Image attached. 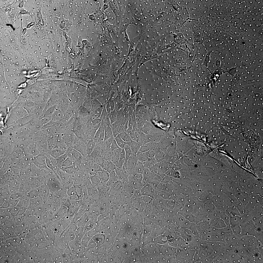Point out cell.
Segmentation results:
<instances>
[{"mask_svg":"<svg viewBox=\"0 0 263 263\" xmlns=\"http://www.w3.org/2000/svg\"><path fill=\"white\" fill-rule=\"evenodd\" d=\"M105 127L103 122L102 120L101 124L98 129L94 138L96 143H103L104 141Z\"/></svg>","mask_w":263,"mask_h":263,"instance_id":"6da1fadb","label":"cell"},{"mask_svg":"<svg viewBox=\"0 0 263 263\" xmlns=\"http://www.w3.org/2000/svg\"><path fill=\"white\" fill-rule=\"evenodd\" d=\"M142 195L152 198L155 194V190L150 184L148 183L139 188Z\"/></svg>","mask_w":263,"mask_h":263,"instance_id":"7a4b0ae2","label":"cell"},{"mask_svg":"<svg viewBox=\"0 0 263 263\" xmlns=\"http://www.w3.org/2000/svg\"><path fill=\"white\" fill-rule=\"evenodd\" d=\"M169 166L167 161L163 159L158 162L157 174L162 178L165 175V173L169 170Z\"/></svg>","mask_w":263,"mask_h":263,"instance_id":"3957f363","label":"cell"},{"mask_svg":"<svg viewBox=\"0 0 263 263\" xmlns=\"http://www.w3.org/2000/svg\"><path fill=\"white\" fill-rule=\"evenodd\" d=\"M68 208L62 205L56 211L55 217L57 220H58L64 217L66 215Z\"/></svg>","mask_w":263,"mask_h":263,"instance_id":"277c9868","label":"cell"},{"mask_svg":"<svg viewBox=\"0 0 263 263\" xmlns=\"http://www.w3.org/2000/svg\"><path fill=\"white\" fill-rule=\"evenodd\" d=\"M121 148H117L111 153L110 159L111 161L116 166L119 159Z\"/></svg>","mask_w":263,"mask_h":263,"instance_id":"5b68a950","label":"cell"},{"mask_svg":"<svg viewBox=\"0 0 263 263\" xmlns=\"http://www.w3.org/2000/svg\"><path fill=\"white\" fill-rule=\"evenodd\" d=\"M152 175V173L149 169H145L142 174V183L143 186L147 183H150Z\"/></svg>","mask_w":263,"mask_h":263,"instance_id":"8992f818","label":"cell"},{"mask_svg":"<svg viewBox=\"0 0 263 263\" xmlns=\"http://www.w3.org/2000/svg\"><path fill=\"white\" fill-rule=\"evenodd\" d=\"M84 232L83 227H78L75 232L74 240L77 243L81 244L82 240L84 236Z\"/></svg>","mask_w":263,"mask_h":263,"instance_id":"52a82bcc","label":"cell"},{"mask_svg":"<svg viewBox=\"0 0 263 263\" xmlns=\"http://www.w3.org/2000/svg\"><path fill=\"white\" fill-rule=\"evenodd\" d=\"M64 243L66 245L69 242L74 240L75 238V233H69L64 231L62 235Z\"/></svg>","mask_w":263,"mask_h":263,"instance_id":"ba28073f","label":"cell"},{"mask_svg":"<svg viewBox=\"0 0 263 263\" xmlns=\"http://www.w3.org/2000/svg\"><path fill=\"white\" fill-rule=\"evenodd\" d=\"M126 143L130 147L132 154H136L141 146L140 143L132 140Z\"/></svg>","mask_w":263,"mask_h":263,"instance_id":"9c48e42d","label":"cell"},{"mask_svg":"<svg viewBox=\"0 0 263 263\" xmlns=\"http://www.w3.org/2000/svg\"><path fill=\"white\" fill-rule=\"evenodd\" d=\"M105 127L104 137V141L106 140L113 137V132L111 128V124H104Z\"/></svg>","mask_w":263,"mask_h":263,"instance_id":"30bf717a","label":"cell"},{"mask_svg":"<svg viewBox=\"0 0 263 263\" xmlns=\"http://www.w3.org/2000/svg\"><path fill=\"white\" fill-rule=\"evenodd\" d=\"M125 161L124 148H121L118 162L116 165L117 168H122L124 166Z\"/></svg>","mask_w":263,"mask_h":263,"instance_id":"8fae6325","label":"cell"},{"mask_svg":"<svg viewBox=\"0 0 263 263\" xmlns=\"http://www.w3.org/2000/svg\"><path fill=\"white\" fill-rule=\"evenodd\" d=\"M124 148L125 151V161L123 166L126 169L127 163L132 153L130 147L126 143Z\"/></svg>","mask_w":263,"mask_h":263,"instance_id":"7c38bea8","label":"cell"},{"mask_svg":"<svg viewBox=\"0 0 263 263\" xmlns=\"http://www.w3.org/2000/svg\"><path fill=\"white\" fill-rule=\"evenodd\" d=\"M155 155L154 158L158 162H159L164 159L165 155V152L159 149L154 150Z\"/></svg>","mask_w":263,"mask_h":263,"instance_id":"4fadbf2b","label":"cell"},{"mask_svg":"<svg viewBox=\"0 0 263 263\" xmlns=\"http://www.w3.org/2000/svg\"><path fill=\"white\" fill-rule=\"evenodd\" d=\"M104 104L102 105L93 112H92L91 115L94 119L100 117L104 107Z\"/></svg>","mask_w":263,"mask_h":263,"instance_id":"5bb4252c","label":"cell"},{"mask_svg":"<svg viewBox=\"0 0 263 263\" xmlns=\"http://www.w3.org/2000/svg\"><path fill=\"white\" fill-rule=\"evenodd\" d=\"M75 163L76 162L73 161L70 158L67 157V158L62 163L60 167L61 166L65 167L71 166L74 167L75 165Z\"/></svg>","mask_w":263,"mask_h":263,"instance_id":"9a60e30c","label":"cell"},{"mask_svg":"<svg viewBox=\"0 0 263 263\" xmlns=\"http://www.w3.org/2000/svg\"><path fill=\"white\" fill-rule=\"evenodd\" d=\"M136 155L138 160L142 162L147 160L149 159L147 152H138Z\"/></svg>","mask_w":263,"mask_h":263,"instance_id":"2e32d148","label":"cell"},{"mask_svg":"<svg viewBox=\"0 0 263 263\" xmlns=\"http://www.w3.org/2000/svg\"><path fill=\"white\" fill-rule=\"evenodd\" d=\"M101 177V180L106 182L108 180L110 176V173L106 170L98 172Z\"/></svg>","mask_w":263,"mask_h":263,"instance_id":"e0dca14e","label":"cell"},{"mask_svg":"<svg viewBox=\"0 0 263 263\" xmlns=\"http://www.w3.org/2000/svg\"><path fill=\"white\" fill-rule=\"evenodd\" d=\"M145 169L143 162L138 160L135 167V171L138 173L142 174Z\"/></svg>","mask_w":263,"mask_h":263,"instance_id":"ac0fdd59","label":"cell"},{"mask_svg":"<svg viewBox=\"0 0 263 263\" xmlns=\"http://www.w3.org/2000/svg\"><path fill=\"white\" fill-rule=\"evenodd\" d=\"M157 162L154 157L152 158H149L147 160L143 162L145 169H149L155 163Z\"/></svg>","mask_w":263,"mask_h":263,"instance_id":"d6986e66","label":"cell"},{"mask_svg":"<svg viewBox=\"0 0 263 263\" xmlns=\"http://www.w3.org/2000/svg\"><path fill=\"white\" fill-rule=\"evenodd\" d=\"M152 198L148 196L142 195L137 199L142 204L147 206L152 200Z\"/></svg>","mask_w":263,"mask_h":263,"instance_id":"ffe728a7","label":"cell"},{"mask_svg":"<svg viewBox=\"0 0 263 263\" xmlns=\"http://www.w3.org/2000/svg\"><path fill=\"white\" fill-rule=\"evenodd\" d=\"M66 150L56 148L51 152L52 155L55 158H57L64 154Z\"/></svg>","mask_w":263,"mask_h":263,"instance_id":"44dd1931","label":"cell"},{"mask_svg":"<svg viewBox=\"0 0 263 263\" xmlns=\"http://www.w3.org/2000/svg\"><path fill=\"white\" fill-rule=\"evenodd\" d=\"M92 108L91 111L93 112L102 105L97 99H94L91 100Z\"/></svg>","mask_w":263,"mask_h":263,"instance_id":"7402d4cb","label":"cell"},{"mask_svg":"<svg viewBox=\"0 0 263 263\" xmlns=\"http://www.w3.org/2000/svg\"><path fill=\"white\" fill-rule=\"evenodd\" d=\"M114 139L119 148H124L126 145V142L122 139L119 134L115 137Z\"/></svg>","mask_w":263,"mask_h":263,"instance_id":"603a6c76","label":"cell"},{"mask_svg":"<svg viewBox=\"0 0 263 263\" xmlns=\"http://www.w3.org/2000/svg\"><path fill=\"white\" fill-rule=\"evenodd\" d=\"M156 193L164 200L171 199L172 198L169 193L166 191H162Z\"/></svg>","mask_w":263,"mask_h":263,"instance_id":"cb8c5ba5","label":"cell"},{"mask_svg":"<svg viewBox=\"0 0 263 263\" xmlns=\"http://www.w3.org/2000/svg\"><path fill=\"white\" fill-rule=\"evenodd\" d=\"M119 134L122 139L126 143L132 140L129 135L126 132L123 131L120 132Z\"/></svg>","mask_w":263,"mask_h":263,"instance_id":"d4e9b609","label":"cell"},{"mask_svg":"<svg viewBox=\"0 0 263 263\" xmlns=\"http://www.w3.org/2000/svg\"><path fill=\"white\" fill-rule=\"evenodd\" d=\"M118 113L117 110L114 109L111 111L109 114V117L112 124L114 123L116 121Z\"/></svg>","mask_w":263,"mask_h":263,"instance_id":"484cf974","label":"cell"},{"mask_svg":"<svg viewBox=\"0 0 263 263\" xmlns=\"http://www.w3.org/2000/svg\"><path fill=\"white\" fill-rule=\"evenodd\" d=\"M175 204L174 201L171 199L164 200L163 203V205L165 207L171 209L175 207Z\"/></svg>","mask_w":263,"mask_h":263,"instance_id":"4316f807","label":"cell"},{"mask_svg":"<svg viewBox=\"0 0 263 263\" xmlns=\"http://www.w3.org/2000/svg\"><path fill=\"white\" fill-rule=\"evenodd\" d=\"M111 128L112 130L113 136L114 138L119 134L118 132L119 124L116 121L111 124Z\"/></svg>","mask_w":263,"mask_h":263,"instance_id":"83f0119b","label":"cell"},{"mask_svg":"<svg viewBox=\"0 0 263 263\" xmlns=\"http://www.w3.org/2000/svg\"><path fill=\"white\" fill-rule=\"evenodd\" d=\"M129 134L130 136L132 141L141 144L140 138L139 137L136 132L134 131H132Z\"/></svg>","mask_w":263,"mask_h":263,"instance_id":"f1b7e54d","label":"cell"},{"mask_svg":"<svg viewBox=\"0 0 263 263\" xmlns=\"http://www.w3.org/2000/svg\"><path fill=\"white\" fill-rule=\"evenodd\" d=\"M142 195L139 189H135L132 197V200L137 199Z\"/></svg>","mask_w":263,"mask_h":263,"instance_id":"f546056e","label":"cell"},{"mask_svg":"<svg viewBox=\"0 0 263 263\" xmlns=\"http://www.w3.org/2000/svg\"><path fill=\"white\" fill-rule=\"evenodd\" d=\"M166 184L160 182L158 185L155 190V193L162 191H165Z\"/></svg>","mask_w":263,"mask_h":263,"instance_id":"4dcf8cb0","label":"cell"},{"mask_svg":"<svg viewBox=\"0 0 263 263\" xmlns=\"http://www.w3.org/2000/svg\"><path fill=\"white\" fill-rule=\"evenodd\" d=\"M7 189L5 188L3 189V188L2 189H1L0 192H1V197L4 199H6L9 197H9V193L8 190Z\"/></svg>","mask_w":263,"mask_h":263,"instance_id":"1f68e13d","label":"cell"},{"mask_svg":"<svg viewBox=\"0 0 263 263\" xmlns=\"http://www.w3.org/2000/svg\"><path fill=\"white\" fill-rule=\"evenodd\" d=\"M82 105L87 109L91 110L92 107L91 100H87L85 101Z\"/></svg>","mask_w":263,"mask_h":263,"instance_id":"d6a6232c","label":"cell"},{"mask_svg":"<svg viewBox=\"0 0 263 263\" xmlns=\"http://www.w3.org/2000/svg\"><path fill=\"white\" fill-rule=\"evenodd\" d=\"M150 150L148 146L146 144L141 145L138 151L141 152H147Z\"/></svg>","mask_w":263,"mask_h":263,"instance_id":"836d02e7","label":"cell"},{"mask_svg":"<svg viewBox=\"0 0 263 263\" xmlns=\"http://www.w3.org/2000/svg\"><path fill=\"white\" fill-rule=\"evenodd\" d=\"M119 147L117 144L114 138L113 139L110 147L111 152L114 150Z\"/></svg>","mask_w":263,"mask_h":263,"instance_id":"e575fe53","label":"cell"},{"mask_svg":"<svg viewBox=\"0 0 263 263\" xmlns=\"http://www.w3.org/2000/svg\"><path fill=\"white\" fill-rule=\"evenodd\" d=\"M169 176L165 175V176L162 178L161 182L165 183H166L169 182H170L171 179L170 177Z\"/></svg>","mask_w":263,"mask_h":263,"instance_id":"d590c367","label":"cell"},{"mask_svg":"<svg viewBox=\"0 0 263 263\" xmlns=\"http://www.w3.org/2000/svg\"><path fill=\"white\" fill-rule=\"evenodd\" d=\"M147 153L149 158H152L154 157L155 152L153 150H150L147 152Z\"/></svg>","mask_w":263,"mask_h":263,"instance_id":"8d00e7d4","label":"cell"},{"mask_svg":"<svg viewBox=\"0 0 263 263\" xmlns=\"http://www.w3.org/2000/svg\"><path fill=\"white\" fill-rule=\"evenodd\" d=\"M105 108L107 113L109 114L111 111V108L108 101L105 104Z\"/></svg>","mask_w":263,"mask_h":263,"instance_id":"74e56055","label":"cell"},{"mask_svg":"<svg viewBox=\"0 0 263 263\" xmlns=\"http://www.w3.org/2000/svg\"><path fill=\"white\" fill-rule=\"evenodd\" d=\"M10 196L9 198L11 199H16L20 197L19 194L18 193H13Z\"/></svg>","mask_w":263,"mask_h":263,"instance_id":"f35d334b","label":"cell"},{"mask_svg":"<svg viewBox=\"0 0 263 263\" xmlns=\"http://www.w3.org/2000/svg\"><path fill=\"white\" fill-rule=\"evenodd\" d=\"M110 106L111 111H113L114 109L115 103L113 100H110L108 101Z\"/></svg>","mask_w":263,"mask_h":263,"instance_id":"ab89813d","label":"cell"},{"mask_svg":"<svg viewBox=\"0 0 263 263\" xmlns=\"http://www.w3.org/2000/svg\"><path fill=\"white\" fill-rule=\"evenodd\" d=\"M129 24H128L125 23L123 24L120 29L121 31L123 32L126 31V30Z\"/></svg>","mask_w":263,"mask_h":263,"instance_id":"60d3db41","label":"cell"},{"mask_svg":"<svg viewBox=\"0 0 263 263\" xmlns=\"http://www.w3.org/2000/svg\"><path fill=\"white\" fill-rule=\"evenodd\" d=\"M124 32L125 33V37L124 38H125L126 39V40H127V41H129V38H128V35H127V33H126V31H125Z\"/></svg>","mask_w":263,"mask_h":263,"instance_id":"b9f144b4","label":"cell"}]
</instances>
